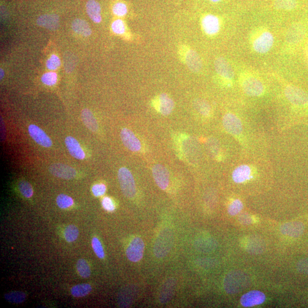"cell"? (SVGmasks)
Listing matches in <instances>:
<instances>
[{"instance_id":"6da1fadb","label":"cell","mask_w":308,"mask_h":308,"mask_svg":"<svg viewBox=\"0 0 308 308\" xmlns=\"http://www.w3.org/2000/svg\"><path fill=\"white\" fill-rule=\"evenodd\" d=\"M275 43L272 33L265 28H259L252 34L251 44L252 49L259 54H265L272 49Z\"/></svg>"},{"instance_id":"7a4b0ae2","label":"cell","mask_w":308,"mask_h":308,"mask_svg":"<svg viewBox=\"0 0 308 308\" xmlns=\"http://www.w3.org/2000/svg\"><path fill=\"white\" fill-rule=\"evenodd\" d=\"M174 241V233L171 228H164L159 233L156 239L154 252L156 257L162 259L170 252Z\"/></svg>"},{"instance_id":"3957f363","label":"cell","mask_w":308,"mask_h":308,"mask_svg":"<svg viewBox=\"0 0 308 308\" xmlns=\"http://www.w3.org/2000/svg\"><path fill=\"white\" fill-rule=\"evenodd\" d=\"M239 81L241 89L247 95L260 96L264 94V84L257 76L251 72H242L240 75Z\"/></svg>"},{"instance_id":"277c9868","label":"cell","mask_w":308,"mask_h":308,"mask_svg":"<svg viewBox=\"0 0 308 308\" xmlns=\"http://www.w3.org/2000/svg\"><path fill=\"white\" fill-rule=\"evenodd\" d=\"M250 283L248 277L244 273L234 271L228 273L224 280V288L229 294L238 293L246 288Z\"/></svg>"},{"instance_id":"5b68a950","label":"cell","mask_w":308,"mask_h":308,"mask_svg":"<svg viewBox=\"0 0 308 308\" xmlns=\"http://www.w3.org/2000/svg\"><path fill=\"white\" fill-rule=\"evenodd\" d=\"M284 95L288 102L299 109H308V93L293 85H286Z\"/></svg>"},{"instance_id":"8992f818","label":"cell","mask_w":308,"mask_h":308,"mask_svg":"<svg viewBox=\"0 0 308 308\" xmlns=\"http://www.w3.org/2000/svg\"><path fill=\"white\" fill-rule=\"evenodd\" d=\"M118 177L123 195L127 198H133L137 193V188L133 175L129 169L126 167L120 168Z\"/></svg>"},{"instance_id":"52a82bcc","label":"cell","mask_w":308,"mask_h":308,"mask_svg":"<svg viewBox=\"0 0 308 308\" xmlns=\"http://www.w3.org/2000/svg\"><path fill=\"white\" fill-rule=\"evenodd\" d=\"M179 54L190 71L194 72L202 71L203 64L201 58L195 50L186 46L182 47Z\"/></svg>"},{"instance_id":"ba28073f","label":"cell","mask_w":308,"mask_h":308,"mask_svg":"<svg viewBox=\"0 0 308 308\" xmlns=\"http://www.w3.org/2000/svg\"><path fill=\"white\" fill-rule=\"evenodd\" d=\"M307 27L304 24L298 23L293 26L289 31L288 41L290 46L297 47L305 43L307 37Z\"/></svg>"},{"instance_id":"9c48e42d","label":"cell","mask_w":308,"mask_h":308,"mask_svg":"<svg viewBox=\"0 0 308 308\" xmlns=\"http://www.w3.org/2000/svg\"><path fill=\"white\" fill-rule=\"evenodd\" d=\"M144 251V242L141 237L133 238L128 246L126 254L130 261L136 262L142 259Z\"/></svg>"},{"instance_id":"30bf717a","label":"cell","mask_w":308,"mask_h":308,"mask_svg":"<svg viewBox=\"0 0 308 308\" xmlns=\"http://www.w3.org/2000/svg\"><path fill=\"white\" fill-rule=\"evenodd\" d=\"M223 124L224 129L233 136H239L243 132V123L233 113L225 114L223 118Z\"/></svg>"},{"instance_id":"8fae6325","label":"cell","mask_w":308,"mask_h":308,"mask_svg":"<svg viewBox=\"0 0 308 308\" xmlns=\"http://www.w3.org/2000/svg\"><path fill=\"white\" fill-rule=\"evenodd\" d=\"M214 68L220 77L224 80L231 82L233 80L235 74L231 65L223 57H217L214 62Z\"/></svg>"},{"instance_id":"7c38bea8","label":"cell","mask_w":308,"mask_h":308,"mask_svg":"<svg viewBox=\"0 0 308 308\" xmlns=\"http://www.w3.org/2000/svg\"><path fill=\"white\" fill-rule=\"evenodd\" d=\"M120 138L124 146L127 149L133 152L141 151L142 148L141 141L132 131L127 128H124L121 130Z\"/></svg>"},{"instance_id":"4fadbf2b","label":"cell","mask_w":308,"mask_h":308,"mask_svg":"<svg viewBox=\"0 0 308 308\" xmlns=\"http://www.w3.org/2000/svg\"><path fill=\"white\" fill-rule=\"evenodd\" d=\"M49 172L54 176L66 180H71L77 176V171L73 168L62 164H54L50 166Z\"/></svg>"},{"instance_id":"5bb4252c","label":"cell","mask_w":308,"mask_h":308,"mask_svg":"<svg viewBox=\"0 0 308 308\" xmlns=\"http://www.w3.org/2000/svg\"><path fill=\"white\" fill-rule=\"evenodd\" d=\"M155 108L162 115L167 116L170 114L174 108V102L166 94H161L154 99Z\"/></svg>"},{"instance_id":"9a60e30c","label":"cell","mask_w":308,"mask_h":308,"mask_svg":"<svg viewBox=\"0 0 308 308\" xmlns=\"http://www.w3.org/2000/svg\"><path fill=\"white\" fill-rule=\"evenodd\" d=\"M153 175L155 182L162 190L167 189L169 183V174L165 166L155 165L153 168Z\"/></svg>"},{"instance_id":"2e32d148","label":"cell","mask_w":308,"mask_h":308,"mask_svg":"<svg viewBox=\"0 0 308 308\" xmlns=\"http://www.w3.org/2000/svg\"><path fill=\"white\" fill-rule=\"evenodd\" d=\"M202 26L204 32L207 35L214 36L219 32L220 20L217 16L210 14L203 17L202 20Z\"/></svg>"},{"instance_id":"e0dca14e","label":"cell","mask_w":308,"mask_h":308,"mask_svg":"<svg viewBox=\"0 0 308 308\" xmlns=\"http://www.w3.org/2000/svg\"><path fill=\"white\" fill-rule=\"evenodd\" d=\"M265 295L259 290H252L241 297V305L244 307H252L261 305L265 302Z\"/></svg>"},{"instance_id":"ac0fdd59","label":"cell","mask_w":308,"mask_h":308,"mask_svg":"<svg viewBox=\"0 0 308 308\" xmlns=\"http://www.w3.org/2000/svg\"><path fill=\"white\" fill-rule=\"evenodd\" d=\"M28 130L30 137L40 146L47 148L51 146L52 141L50 138L39 127L30 124Z\"/></svg>"},{"instance_id":"d6986e66","label":"cell","mask_w":308,"mask_h":308,"mask_svg":"<svg viewBox=\"0 0 308 308\" xmlns=\"http://www.w3.org/2000/svg\"><path fill=\"white\" fill-rule=\"evenodd\" d=\"M252 168L247 165H241L235 168L232 175L233 181L237 183H243L252 177Z\"/></svg>"},{"instance_id":"ffe728a7","label":"cell","mask_w":308,"mask_h":308,"mask_svg":"<svg viewBox=\"0 0 308 308\" xmlns=\"http://www.w3.org/2000/svg\"><path fill=\"white\" fill-rule=\"evenodd\" d=\"M176 283L173 278L169 279L163 285L159 293V301L161 303L166 304L171 300L174 295Z\"/></svg>"},{"instance_id":"44dd1931","label":"cell","mask_w":308,"mask_h":308,"mask_svg":"<svg viewBox=\"0 0 308 308\" xmlns=\"http://www.w3.org/2000/svg\"><path fill=\"white\" fill-rule=\"evenodd\" d=\"M304 231V226L299 221H292L284 224L281 227L283 234L292 237H298L302 235Z\"/></svg>"},{"instance_id":"7402d4cb","label":"cell","mask_w":308,"mask_h":308,"mask_svg":"<svg viewBox=\"0 0 308 308\" xmlns=\"http://www.w3.org/2000/svg\"><path fill=\"white\" fill-rule=\"evenodd\" d=\"M59 23H60L59 17L55 14H47L41 16L37 21V23L39 26L53 30L58 28Z\"/></svg>"},{"instance_id":"603a6c76","label":"cell","mask_w":308,"mask_h":308,"mask_svg":"<svg viewBox=\"0 0 308 308\" xmlns=\"http://www.w3.org/2000/svg\"><path fill=\"white\" fill-rule=\"evenodd\" d=\"M65 143L72 157L76 159L82 160L85 158V154L82 150L78 142L72 137H67L65 139Z\"/></svg>"},{"instance_id":"cb8c5ba5","label":"cell","mask_w":308,"mask_h":308,"mask_svg":"<svg viewBox=\"0 0 308 308\" xmlns=\"http://www.w3.org/2000/svg\"><path fill=\"white\" fill-rule=\"evenodd\" d=\"M86 11L90 18L95 23H101L102 17L101 9L99 3L95 0H89L86 3Z\"/></svg>"},{"instance_id":"d4e9b609","label":"cell","mask_w":308,"mask_h":308,"mask_svg":"<svg viewBox=\"0 0 308 308\" xmlns=\"http://www.w3.org/2000/svg\"><path fill=\"white\" fill-rule=\"evenodd\" d=\"M72 29L84 37H88L92 34V30L87 22L82 19H75L72 23Z\"/></svg>"},{"instance_id":"484cf974","label":"cell","mask_w":308,"mask_h":308,"mask_svg":"<svg viewBox=\"0 0 308 308\" xmlns=\"http://www.w3.org/2000/svg\"><path fill=\"white\" fill-rule=\"evenodd\" d=\"M299 0H275L273 6L278 10L293 11L299 8Z\"/></svg>"},{"instance_id":"4316f807","label":"cell","mask_w":308,"mask_h":308,"mask_svg":"<svg viewBox=\"0 0 308 308\" xmlns=\"http://www.w3.org/2000/svg\"><path fill=\"white\" fill-rule=\"evenodd\" d=\"M81 118L83 122L90 130L95 132L98 129V125L91 111L85 109L82 111Z\"/></svg>"},{"instance_id":"83f0119b","label":"cell","mask_w":308,"mask_h":308,"mask_svg":"<svg viewBox=\"0 0 308 308\" xmlns=\"http://www.w3.org/2000/svg\"><path fill=\"white\" fill-rule=\"evenodd\" d=\"M92 290V286L88 284H81L72 287L71 293L75 297H83L87 296Z\"/></svg>"},{"instance_id":"f1b7e54d","label":"cell","mask_w":308,"mask_h":308,"mask_svg":"<svg viewBox=\"0 0 308 308\" xmlns=\"http://www.w3.org/2000/svg\"><path fill=\"white\" fill-rule=\"evenodd\" d=\"M4 296L5 299L10 303L20 304L25 300L26 295L23 292L14 291L5 294Z\"/></svg>"},{"instance_id":"f546056e","label":"cell","mask_w":308,"mask_h":308,"mask_svg":"<svg viewBox=\"0 0 308 308\" xmlns=\"http://www.w3.org/2000/svg\"><path fill=\"white\" fill-rule=\"evenodd\" d=\"M77 269L79 275L82 278H88L91 275V270L88 262L85 259H79L77 263Z\"/></svg>"},{"instance_id":"4dcf8cb0","label":"cell","mask_w":308,"mask_h":308,"mask_svg":"<svg viewBox=\"0 0 308 308\" xmlns=\"http://www.w3.org/2000/svg\"><path fill=\"white\" fill-rule=\"evenodd\" d=\"M65 238L69 243L73 242L77 240L79 235V230L78 228L74 225H69L65 230Z\"/></svg>"},{"instance_id":"1f68e13d","label":"cell","mask_w":308,"mask_h":308,"mask_svg":"<svg viewBox=\"0 0 308 308\" xmlns=\"http://www.w3.org/2000/svg\"><path fill=\"white\" fill-rule=\"evenodd\" d=\"M57 206L61 209H67L73 205V200L67 195L61 194L57 198Z\"/></svg>"},{"instance_id":"d6a6232c","label":"cell","mask_w":308,"mask_h":308,"mask_svg":"<svg viewBox=\"0 0 308 308\" xmlns=\"http://www.w3.org/2000/svg\"><path fill=\"white\" fill-rule=\"evenodd\" d=\"M19 189L22 194L26 198H30L33 195V190L29 182L25 181L20 182Z\"/></svg>"},{"instance_id":"836d02e7","label":"cell","mask_w":308,"mask_h":308,"mask_svg":"<svg viewBox=\"0 0 308 308\" xmlns=\"http://www.w3.org/2000/svg\"><path fill=\"white\" fill-rule=\"evenodd\" d=\"M195 108L198 112L204 116H209L211 113V107L209 103L203 100L199 99L195 103Z\"/></svg>"},{"instance_id":"e575fe53","label":"cell","mask_w":308,"mask_h":308,"mask_svg":"<svg viewBox=\"0 0 308 308\" xmlns=\"http://www.w3.org/2000/svg\"><path fill=\"white\" fill-rule=\"evenodd\" d=\"M243 203H242L240 200H235L231 203L229 207H228V213H229L231 216L237 215V214L239 213L241 210L243 209Z\"/></svg>"},{"instance_id":"d590c367","label":"cell","mask_w":308,"mask_h":308,"mask_svg":"<svg viewBox=\"0 0 308 308\" xmlns=\"http://www.w3.org/2000/svg\"><path fill=\"white\" fill-rule=\"evenodd\" d=\"M92 247L95 254L99 259H103L105 258V252H104L101 241L98 238L93 237L92 239Z\"/></svg>"},{"instance_id":"8d00e7d4","label":"cell","mask_w":308,"mask_h":308,"mask_svg":"<svg viewBox=\"0 0 308 308\" xmlns=\"http://www.w3.org/2000/svg\"><path fill=\"white\" fill-rule=\"evenodd\" d=\"M41 80L48 86H53L56 84L57 81V75L54 72H47L43 75Z\"/></svg>"},{"instance_id":"74e56055","label":"cell","mask_w":308,"mask_h":308,"mask_svg":"<svg viewBox=\"0 0 308 308\" xmlns=\"http://www.w3.org/2000/svg\"><path fill=\"white\" fill-rule=\"evenodd\" d=\"M113 12L117 16H124L127 13V6L122 2H118L114 5Z\"/></svg>"},{"instance_id":"f35d334b","label":"cell","mask_w":308,"mask_h":308,"mask_svg":"<svg viewBox=\"0 0 308 308\" xmlns=\"http://www.w3.org/2000/svg\"><path fill=\"white\" fill-rule=\"evenodd\" d=\"M112 30L117 34H123L125 32L126 26L122 20H117L112 24Z\"/></svg>"},{"instance_id":"ab89813d","label":"cell","mask_w":308,"mask_h":308,"mask_svg":"<svg viewBox=\"0 0 308 308\" xmlns=\"http://www.w3.org/2000/svg\"><path fill=\"white\" fill-rule=\"evenodd\" d=\"M61 61L57 55H52L49 60L47 62V67L50 70H56L60 67Z\"/></svg>"},{"instance_id":"60d3db41","label":"cell","mask_w":308,"mask_h":308,"mask_svg":"<svg viewBox=\"0 0 308 308\" xmlns=\"http://www.w3.org/2000/svg\"><path fill=\"white\" fill-rule=\"evenodd\" d=\"M106 191V187L103 184H96L93 186L92 192L96 197L103 196Z\"/></svg>"},{"instance_id":"b9f144b4","label":"cell","mask_w":308,"mask_h":308,"mask_svg":"<svg viewBox=\"0 0 308 308\" xmlns=\"http://www.w3.org/2000/svg\"><path fill=\"white\" fill-rule=\"evenodd\" d=\"M102 205L103 209L109 211V212H113L116 209L112 199L110 198L109 197H105L103 199Z\"/></svg>"},{"instance_id":"7bdbcfd3","label":"cell","mask_w":308,"mask_h":308,"mask_svg":"<svg viewBox=\"0 0 308 308\" xmlns=\"http://www.w3.org/2000/svg\"><path fill=\"white\" fill-rule=\"evenodd\" d=\"M297 269L300 272L308 275V259L300 261L297 264Z\"/></svg>"},{"instance_id":"ee69618b","label":"cell","mask_w":308,"mask_h":308,"mask_svg":"<svg viewBox=\"0 0 308 308\" xmlns=\"http://www.w3.org/2000/svg\"><path fill=\"white\" fill-rule=\"evenodd\" d=\"M304 54L307 61L308 62V37L304 45Z\"/></svg>"},{"instance_id":"f6af8a7d","label":"cell","mask_w":308,"mask_h":308,"mask_svg":"<svg viewBox=\"0 0 308 308\" xmlns=\"http://www.w3.org/2000/svg\"><path fill=\"white\" fill-rule=\"evenodd\" d=\"M0 72H1V79H2L3 77V75H4V72H3V71L2 69H1V71H0Z\"/></svg>"},{"instance_id":"bcb514c9","label":"cell","mask_w":308,"mask_h":308,"mask_svg":"<svg viewBox=\"0 0 308 308\" xmlns=\"http://www.w3.org/2000/svg\"><path fill=\"white\" fill-rule=\"evenodd\" d=\"M210 1L213 2H218L221 1V0H210Z\"/></svg>"}]
</instances>
